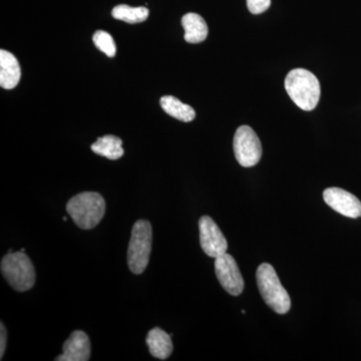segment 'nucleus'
<instances>
[{
	"mask_svg": "<svg viewBox=\"0 0 361 361\" xmlns=\"http://www.w3.org/2000/svg\"><path fill=\"white\" fill-rule=\"evenodd\" d=\"M66 211L75 224L80 229L96 227L106 213V201L96 192H84L75 195L66 204Z\"/></svg>",
	"mask_w": 361,
	"mask_h": 361,
	"instance_id": "f03ea898",
	"label": "nucleus"
},
{
	"mask_svg": "<svg viewBox=\"0 0 361 361\" xmlns=\"http://www.w3.org/2000/svg\"><path fill=\"white\" fill-rule=\"evenodd\" d=\"M160 104L161 109L169 116L182 121V122H192L196 118V111L189 104L182 103L180 99L173 96H165L161 97Z\"/></svg>",
	"mask_w": 361,
	"mask_h": 361,
	"instance_id": "2eb2a0df",
	"label": "nucleus"
},
{
	"mask_svg": "<svg viewBox=\"0 0 361 361\" xmlns=\"http://www.w3.org/2000/svg\"><path fill=\"white\" fill-rule=\"evenodd\" d=\"M8 253H13V249H9Z\"/></svg>",
	"mask_w": 361,
	"mask_h": 361,
	"instance_id": "aec40b11",
	"label": "nucleus"
},
{
	"mask_svg": "<svg viewBox=\"0 0 361 361\" xmlns=\"http://www.w3.org/2000/svg\"><path fill=\"white\" fill-rule=\"evenodd\" d=\"M63 355L56 358V361H87L90 357V341L84 331L75 330L63 343Z\"/></svg>",
	"mask_w": 361,
	"mask_h": 361,
	"instance_id": "9d476101",
	"label": "nucleus"
},
{
	"mask_svg": "<svg viewBox=\"0 0 361 361\" xmlns=\"http://www.w3.org/2000/svg\"><path fill=\"white\" fill-rule=\"evenodd\" d=\"M285 90L301 110H314L319 103V80L310 71L304 68L292 70L285 78Z\"/></svg>",
	"mask_w": 361,
	"mask_h": 361,
	"instance_id": "f257e3e1",
	"label": "nucleus"
},
{
	"mask_svg": "<svg viewBox=\"0 0 361 361\" xmlns=\"http://www.w3.org/2000/svg\"><path fill=\"white\" fill-rule=\"evenodd\" d=\"M149 9L146 7H133L127 4H121L114 7L111 16L118 20L127 23H142L149 18Z\"/></svg>",
	"mask_w": 361,
	"mask_h": 361,
	"instance_id": "dca6fc26",
	"label": "nucleus"
},
{
	"mask_svg": "<svg viewBox=\"0 0 361 361\" xmlns=\"http://www.w3.org/2000/svg\"><path fill=\"white\" fill-rule=\"evenodd\" d=\"M271 6V0H247L249 11L253 14L265 13Z\"/></svg>",
	"mask_w": 361,
	"mask_h": 361,
	"instance_id": "a211bd4d",
	"label": "nucleus"
},
{
	"mask_svg": "<svg viewBox=\"0 0 361 361\" xmlns=\"http://www.w3.org/2000/svg\"><path fill=\"white\" fill-rule=\"evenodd\" d=\"M146 341L149 353L154 357L165 360L172 355L173 348H174L172 336H169L167 332L159 327L149 330Z\"/></svg>",
	"mask_w": 361,
	"mask_h": 361,
	"instance_id": "f8f14e48",
	"label": "nucleus"
},
{
	"mask_svg": "<svg viewBox=\"0 0 361 361\" xmlns=\"http://www.w3.org/2000/svg\"><path fill=\"white\" fill-rule=\"evenodd\" d=\"M261 296L266 304L278 314H286L291 307L290 296L285 290L272 265L263 263L256 272Z\"/></svg>",
	"mask_w": 361,
	"mask_h": 361,
	"instance_id": "7ed1b4c3",
	"label": "nucleus"
},
{
	"mask_svg": "<svg viewBox=\"0 0 361 361\" xmlns=\"http://www.w3.org/2000/svg\"><path fill=\"white\" fill-rule=\"evenodd\" d=\"M92 151L97 155L104 157L110 160H118L125 154L122 140L111 135L99 137L97 142L92 145Z\"/></svg>",
	"mask_w": 361,
	"mask_h": 361,
	"instance_id": "4468645a",
	"label": "nucleus"
},
{
	"mask_svg": "<svg viewBox=\"0 0 361 361\" xmlns=\"http://www.w3.org/2000/svg\"><path fill=\"white\" fill-rule=\"evenodd\" d=\"M216 276L228 293L238 296L244 290V279L236 261L230 254L225 253L215 258Z\"/></svg>",
	"mask_w": 361,
	"mask_h": 361,
	"instance_id": "0eeeda50",
	"label": "nucleus"
},
{
	"mask_svg": "<svg viewBox=\"0 0 361 361\" xmlns=\"http://www.w3.org/2000/svg\"><path fill=\"white\" fill-rule=\"evenodd\" d=\"M7 341V331L4 322L0 324V360L4 358V353H6Z\"/></svg>",
	"mask_w": 361,
	"mask_h": 361,
	"instance_id": "6ab92c4d",
	"label": "nucleus"
},
{
	"mask_svg": "<svg viewBox=\"0 0 361 361\" xmlns=\"http://www.w3.org/2000/svg\"><path fill=\"white\" fill-rule=\"evenodd\" d=\"M182 25L185 30L184 39L189 44H200L208 37V26L199 14H185L182 18Z\"/></svg>",
	"mask_w": 361,
	"mask_h": 361,
	"instance_id": "ddd939ff",
	"label": "nucleus"
},
{
	"mask_svg": "<svg viewBox=\"0 0 361 361\" xmlns=\"http://www.w3.org/2000/svg\"><path fill=\"white\" fill-rule=\"evenodd\" d=\"M153 230L151 223L147 220H139L132 229L129 249H128V264L134 274H142L149 264L152 250Z\"/></svg>",
	"mask_w": 361,
	"mask_h": 361,
	"instance_id": "39448f33",
	"label": "nucleus"
},
{
	"mask_svg": "<svg viewBox=\"0 0 361 361\" xmlns=\"http://www.w3.org/2000/svg\"><path fill=\"white\" fill-rule=\"evenodd\" d=\"M235 158L242 167L250 168L257 165L262 157V145L257 134L249 126L237 129L233 142Z\"/></svg>",
	"mask_w": 361,
	"mask_h": 361,
	"instance_id": "423d86ee",
	"label": "nucleus"
},
{
	"mask_svg": "<svg viewBox=\"0 0 361 361\" xmlns=\"http://www.w3.org/2000/svg\"><path fill=\"white\" fill-rule=\"evenodd\" d=\"M21 70L18 59L11 52L0 51V85L6 90H13L20 82Z\"/></svg>",
	"mask_w": 361,
	"mask_h": 361,
	"instance_id": "9b49d317",
	"label": "nucleus"
},
{
	"mask_svg": "<svg viewBox=\"0 0 361 361\" xmlns=\"http://www.w3.org/2000/svg\"><path fill=\"white\" fill-rule=\"evenodd\" d=\"M1 273L8 284L18 292L28 291L35 283V269L25 252L7 253L1 260Z\"/></svg>",
	"mask_w": 361,
	"mask_h": 361,
	"instance_id": "20e7f679",
	"label": "nucleus"
},
{
	"mask_svg": "<svg viewBox=\"0 0 361 361\" xmlns=\"http://www.w3.org/2000/svg\"><path fill=\"white\" fill-rule=\"evenodd\" d=\"M325 203L337 213L345 217L357 219L361 217V202L357 197L341 188H329L323 192Z\"/></svg>",
	"mask_w": 361,
	"mask_h": 361,
	"instance_id": "1a4fd4ad",
	"label": "nucleus"
},
{
	"mask_svg": "<svg viewBox=\"0 0 361 361\" xmlns=\"http://www.w3.org/2000/svg\"><path fill=\"white\" fill-rule=\"evenodd\" d=\"M94 44L99 51H103L109 58H114L116 54L115 40L110 33L104 30H97L92 37Z\"/></svg>",
	"mask_w": 361,
	"mask_h": 361,
	"instance_id": "f3484780",
	"label": "nucleus"
},
{
	"mask_svg": "<svg viewBox=\"0 0 361 361\" xmlns=\"http://www.w3.org/2000/svg\"><path fill=\"white\" fill-rule=\"evenodd\" d=\"M200 244L209 257L217 258L227 252L228 242L218 225L209 216L199 220Z\"/></svg>",
	"mask_w": 361,
	"mask_h": 361,
	"instance_id": "6e6552de",
	"label": "nucleus"
}]
</instances>
